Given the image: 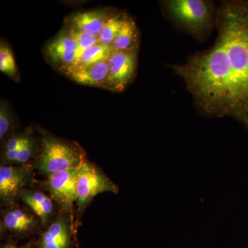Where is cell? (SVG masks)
Here are the masks:
<instances>
[{
    "label": "cell",
    "instance_id": "ac0fdd59",
    "mask_svg": "<svg viewBox=\"0 0 248 248\" xmlns=\"http://www.w3.org/2000/svg\"><path fill=\"white\" fill-rule=\"evenodd\" d=\"M69 31L78 45V62L82 54L91 47L99 44V40H98V37L95 35L89 33V32L78 30L75 28L70 27Z\"/></svg>",
    "mask_w": 248,
    "mask_h": 248
},
{
    "label": "cell",
    "instance_id": "5b68a950",
    "mask_svg": "<svg viewBox=\"0 0 248 248\" xmlns=\"http://www.w3.org/2000/svg\"><path fill=\"white\" fill-rule=\"evenodd\" d=\"M33 165H1L0 202L1 207L16 203L19 192L33 187L35 182Z\"/></svg>",
    "mask_w": 248,
    "mask_h": 248
},
{
    "label": "cell",
    "instance_id": "9c48e42d",
    "mask_svg": "<svg viewBox=\"0 0 248 248\" xmlns=\"http://www.w3.org/2000/svg\"><path fill=\"white\" fill-rule=\"evenodd\" d=\"M74 232L73 214L60 210L41 234L37 248H70Z\"/></svg>",
    "mask_w": 248,
    "mask_h": 248
},
{
    "label": "cell",
    "instance_id": "4fadbf2b",
    "mask_svg": "<svg viewBox=\"0 0 248 248\" xmlns=\"http://www.w3.org/2000/svg\"><path fill=\"white\" fill-rule=\"evenodd\" d=\"M112 15L107 9L92 10L78 13L70 19V27L89 32L98 37Z\"/></svg>",
    "mask_w": 248,
    "mask_h": 248
},
{
    "label": "cell",
    "instance_id": "7a4b0ae2",
    "mask_svg": "<svg viewBox=\"0 0 248 248\" xmlns=\"http://www.w3.org/2000/svg\"><path fill=\"white\" fill-rule=\"evenodd\" d=\"M161 6L173 25L202 43L216 29L217 8L213 1L166 0Z\"/></svg>",
    "mask_w": 248,
    "mask_h": 248
},
{
    "label": "cell",
    "instance_id": "44dd1931",
    "mask_svg": "<svg viewBox=\"0 0 248 248\" xmlns=\"http://www.w3.org/2000/svg\"><path fill=\"white\" fill-rule=\"evenodd\" d=\"M1 248H31L30 246H23V247H17L14 244H7L1 246Z\"/></svg>",
    "mask_w": 248,
    "mask_h": 248
},
{
    "label": "cell",
    "instance_id": "9a60e30c",
    "mask_svg": "<svg viewBox=\"0 0 248 248\" xmlns=\"http://www.w3.org/2000/svg\"><path fill=\"white\" fill-rule=\"evenodd\" d=\"M112 52L111 46L97 44L86 50L75 66L86 67L99 62L108 61Z\"/></svg>",
    "mask_w": 248,
    "mask_h": 248
},
{
    "label": "cell",
    "instance_id": "8fae6325",
    "mask_svg": "<svg viewBox=\"0 0 248 248\" xmlns=\"http://www.w3.org/2000/svg\"><path fill=\"white\" fill-rule=\"evenodd\" d=\"M18 198L40 218L45 229L60 212V208L50 196L32 187L23 189L19 192Z\"/></svg>",
    "mask_w": 248,
    "mask_h": 248
},
{
    "label": "cell",
    "instance_id": "d6986e66",
    "mask_svg": "<svg viewBox=\"0 0 248 248\" xmlns=\"http://www.w3.org/2000/svg\"><path fill=\"white\" fill-rule=\"evenodd\" d=\"M32 136L30 133L27 132L11 135L5 141L2 155L17 152Z\"/></svg>",
    "mask_w": 248,
    "mask_h": 248
},
{
    "label": "cell",
    "instance_id": "5bb4252c",
    "mask_svg": "<svg viewBox=\"0 0 248 248\" xmlns=\"http://www.w3.org/2000/svg\"><path fill=\"white\" fill-rule=\"evenodd\" d=\"M140 32L133 18L125 14L120 31L111 45L112 50L126 51L139 49Z\"/></svg>",
    "mask_w": 248,
    "mask_h": 248
},
{
    "label": "cell",
    "instance_id": "52a82bcc",
    "mask_svg": "<svg viewBox=\"0 0 248 248\" xmlns=\"http://www.w3.org/2000/svg\"><path fill=\"white\" fill-rule=\"evenodd\" d=\"M138 49L126 51L112 50L108 60L109 76L107 89L122 92L136 76Z\"/></svg>",
    "mask_w": 248,
    "mask_h": 248
},
{
    "label": "cell",
    "instance_id": "ffe728a7",
    "mask_svg": "<svg viewBox=\"0 0 248 248\" xmlns=\"http://www.w3.org/2000/svg\"><path fill=\"white\" fill-rule=\"evenodd\" d=\"M13 122L11 112L8 108L7 104L1 101L0 104V140L2 141L8 136V133L12 128Z\"/></svg>",
    "mask_w": 248,
    "mask_h": 248
},
{
    "label": "cell",
    "instance_id": "ba28073f",
    "mask_svg": "<svg viewBox=\"0 0 248 248\" xmlns=\"http://www.w3.org/2000/svg\"><path fill=\"white\" fill-rule=\"evenodd\" d=\"M1 212V233L16 236H27L37 232L42 227L40 218L32 211L16 203L3 207Z\"/></svg>",
    "mask_w": 248,
    "mask_h": 248
},
{
    "label": "cell",
    "instance_id": "277c9868",
    "mask_svg": "<svg viewBox=\"0 0 248 248\" xmlns=\"http://www.w3.org/2000/svg\"><path fill=\"white\" fill-rule=\"evenodd\" d=\"M120 187L97 166L85 160L79 166L77 184L76 205L79 214L83 213L93 199L99 194H117Z\"/></svg>",
    "mask_w": 248,
    "mask_h": 248
},
{
    "label": "cell",
    "instance_id": "6da1fadb",
    "mask_svg": "<svg viewBox=\"0 0 248 248\" xmlns=\"http://www.w3.org/2000/svg\"><path fill=\"white\" fill-rule=\"evenodd\" d=\"M217 37L186 63L169 65L206 117H230L248 130V0L217 8Z\"/></svg>",
    "mask_w": 248,
    "mask_h": 248
},
{
    "label": "cell",
    "instance_id": "8992f818",
    "mask_svg": "<svg viewBox=\"0 0 248 248\" xmlns=\"http://www.w3.org/2000/svg\"><path fill=\"white\" fill-rule=\"evenodd\" d=\"M79 169V166L55 173L41 184L62 211L73 214Z\"/></svg>",
    "mask_w": 248,
    "mask_h": 248
},
{
    "label": "cell",
    "instance_id": "30bf717a",
    "mask_svg": "<svg viewBox=\"0 0 248 248\" xmlns=\"http://www.w3.org/2000/svg\"><path fill=\"white\" fill-rule=\"evenodd\" d=\"M45 51L50 62L63 71L78 63V46L70 31H62L47 44Z\"/></svg>",
    "mask_w": 248,
    "mask_h": 248
},
{
    "label": "cell",
    "instance_id": "7c38bea8",
    "mask_svg": "<svg viewBox=\"0 0 248 248\" xmlns=\"http://www.w3.org/2000/svg\"><path fill=\"white\" fill-rule=\"evenodd\" d=\"M64 72L67 76L78 84L107 88L109 76L107 61L86 67H72Z\"/></svg>",
    "mask_w": 248,
    "mask_h": 248
},
{
    "label": "cell",
    "instance_id": "3957f363",
    "mask_svg": "<svg viewBox=\"0 0 248 248\" xmlns=\"http://www.w3.org/2000/svg\"><path fill=\"white\" fill-rule=\"evenodd\" d=\"M41 146L40 153L32 165L46 178L61 171L79 167L86 160L84 152L79 146L53 135H42Z\"/></svg>",
    "mask_w": 248,
    "mask_h": 248
},
{
    "label": "cell",
    "instance_id": "2e32d148",
    "mask_svg": "<svg viewBox=\"0 0 248 248\" xmlns=\"http://www.w3.org/2000/svg\"><path fill=\"white\" fill-rule=\"evenodd\" d=\"M126 14H112L108 19L102 31L98 36V40L100 45L111 46L112 42L120 31Z\"/></svg>",
    "mask_w": 248,
    "mask_h": 248
},
{
    "label": "cell",
    "instance_id": "e0dca14e",
    "mask_svg": "<svg viewBox=\"0 0 248 248\" xmlns=\"http://www.w3.org/2000/svg\"><path fill=\"white\" fill-rule=\"evenodd\" d=\"M0 71L15 80L19 77L14 53L9 45L2 41L0 45Z\"/></svg>",
    "mask_w": 248,
    "mask_h": 248
}]
</instances>
